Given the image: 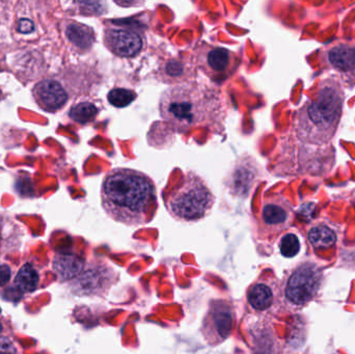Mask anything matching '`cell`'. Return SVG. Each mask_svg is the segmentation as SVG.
Wrapping results in <instances>:
<instances>
[{
	"label": "cell",
	"instance_id": "cell-1",
	"mask_svg": "<svg viewBox=\"0 0 355 354\" xmlns=\"http://www.w3.org/2000/svg\"><path fill=\"white\" fill-rule=\"evenodd\" d=\"M162 120L176 132L194 127H207L215 132L225 130L228 103L217 86L206 82L170 86L160 97Z\"/></svg>",
	"mask_w": 355,
	"mask_h": 354
},
{
	"label": "cell",
	"instance_id": "cell-2",
	"mask_svg": "<svg viewBox=\"0 0 355 354\" xmlns=\"http://www.w3.org/2000/svg\"><path fill=\"white\" fill-rule=\"evenodd\" d=\"M101 204L106 215L127 226L148 224L157 207L153 180L143 172L117 167L105 176Z\"/></svg>",
	"mask_w": 355,
	"mask_h": 354
},
{
	"label": "cell",
	"instance_id": "cell-3",
	"mask_svg": "<svg viewBox=\"0 0 355 354\" xmlns=\"http://www.w3.org/2000/svg\"><path fill=\"white\" fill-rule=\"evenodd\" d=\"M343 101L344 96L340 86L332 82L324 84L315 99L306 103L298 113V137L312 143L330 141L340 123Z\"/></svg>",
	"mask_w": 355,
	"mask_h": 354
},
{
	"label": "cell",
	"instance_id": "cell-4",
	"mask_svg": "<svg viewBox=\"0 0 355 354\" xmlns=\"http://www.w3.org/2000/svg\"><path fill=\"white\" fill-rule=\"evenodd\" d=\"M214 203V194L204 180L194 172H188L168 194L165 207L176 222H196L209 215Z\"/></svg>",
	"mask_w": 355,
	"mask_h": 354
},
{
	"label": "cell",
	"instance_id": "cell-5",
	"mask_svg": "<svg viewBox=\"0 0 355 354\" xmlns=\"http://www.w3.org/2000/svg\"><path fill=\"white\" fill-rule=\"evenodd\" d=\"M236 320V309L232 301L224 298L210 300L200 329L205 343L216 347L226 342L232 335Z\"/></svg>",
	"mask_w": 355,
	"mask_h": 354
},
{
	"label": "cell",
	"instance_id": "cell-6",
	"mask_svg": "<svg viewBox=\"0 0 355 354\" xmlns=\"http://www.w3.org/2000/svg\"><path fill=\"white\" fill-rule=\"evenodd\" d=\"M194 64L213 82H224L232 76L238 66L236 54L227 48L198 44L194 50Z\"/></svg>",
	"mask_w": 355,
	"mask_h": 354
},
{
	"label": "cell",
	"instance_id": "cell-7",
	"mask_svg": "<svg viewBox=\"0 0 355 354\" xmlns=\"http://www.w3.org/2000/svg\"><path fill=\"white\" fill-rule=\"evenodd\" d=\"M119 281V273L108 263L99 261L85 266L73 283L74 292L83 296H106Z\"/></svg>",
	"mask_w": 355,
	"mask_h": 354
},
{
	"label": "cell",
	"instance_id": "cell-8",
	"mask_svg": "<svg viewBox=\"0 0 355 354\" xmlns=\"http://www.w3.org/2000/svg\"><path fill=\"white\" fill-rule=\"evenodd\" d=\"M322 273L316 265L302 264L286 282V299L296 305H304L315 297L321 284Z\"/></svg>",
	"mask_w": 355,
	"mask_h": 354
},
{
	"label": "cell",
	"instance_id": "cell-9",
	"mask_svg": "<svg viewBox=\"0 0 355 354\" xmlns=\"http://www.w3.org/2000/svg\"><path fill=\"white\" fill-rule=\"evenodd\" d=\"M103 41L105 47L119 58H135L143 51L144 38L131 28L109 26L104 30Z\"/></svg>",
	"mask_w": 355,
	"mask_h": 354
},
{
	"label": "cell",
	"instance_id": "cell-10",
	"mask_svg": "<svg viewBox=\"0 0 355 354\" xmlns=\"http://www.w3.org/2000/svg\"><path fill=\"white\" fill-rule=\"evenodd\" d=\"M196 73L198 69L192 58L170 56L160 62L154 72V76L158 82L174 86L194 82Z\"/></svg>",
	"mask_w": 355,
	"mask_h": 354
},
{
	"label": "cell",
	"instance_id": "cell-11",
	"mask_svg": "<svg viewBox=\"0 0 355 354\" xmlns=\"http://www.w3.org/2000/svg\"><path fill=\"white\" fill-rule=\"evenodd\" d=\"M291 217V205L284 198L275 196L266 200L260 215L262 236L279 234L289 226Z\"/></svg>",
	"mask_w": 355,
	"mask_h": 354
},
{
	"label": "cell",
	"instance_id": "cell-12",
	"mask_svg": "<svg viewBox=\"0 0 355 354\" xmlns=\"http://www.w3.org/2000/svg\"><path fill=\"white\" fill-rule=\"evenodd\" d=\"M277 295L271 283L259 278L247 291V309L257 316L268 313L275 303Z\"/></svg>",
	"mask_w": 355,
	"mask_h": 354
},
{
	"label": "cell",
	"instance_id": "cell-13",
	"mask_svg": "<svg viewBox=\"0 0 355 354\" xmlns=\"http://www.w3.org/2000/svg\"><path fill=\"white\" fill-rule=\"evenodd\" d=\"M34 98L40 106L47 111H56L65 106L68 94L60 82L46 80L36 84L34 90Z\"/></svg>",
	"mask_w": 355,
	"mask_h": 354
},
{
	"label": "cell",
	"instance_id": "cell-14",
	"mask_svg": "<svg viewBox=\"0 0 355 354\" xmlns=\"http://www.w3.org/2000/svg\"><path fill=\"white\" fill-rule=\"evenodd\" d=\"M85 266L84 260L75 254H58L54 257V271L60 282L76 280Z\"/></svg>",
	"mask_w": 355,
	"mask_h": 354
},
{
	"label": "cell",
	"instance_id": "cell-15",
	"mask_svg": "<svg viewBox=\"0 0 355 354\" xmlns=\"http://www.w3.org/2000/svg\"><path fill=\"white\" fill-rule=\"evenodd\" d=\"M66 36L76 49L87 52L95 43L94 30L84 24L69 22L66 25Z\"/></svg>",
	"mask_w": 355,
	"mask_h": 354
},
{
	"label": "cell",
	"instance_id": "cell-16",
	"mask_svg": "<svg viewBox=\"0 0 355 354\" xmlns=\"http://www.w3.org/2000/svg\"><path fill=\"white\" fill-rule=\"evenodd\" d=\"M332 66L343 72L355 70V46L339 45L330 51Z\"/></svg>",
	"mask_w": 355,
	"mask_h": 354
},
{
	"label": "cell",
	"instance_id": "cell-17",
	"mask_svg": "<svg viewBox=\"0 0 355 354\" xmlns=\"http://www.w3.org/2000/svg\"><path fill=\"white\" fill-rule=\"evenodd\" d=\"M38 282H40V276L38 271L32 267V264L27 263L18 271L14 285L20 293L25 294V293L34 292L38 288Z\"/></svg>",
	"mask_w": 355,
	"mask_h": 354
},
{
	"label": "cell",
	"instance_id": "cell-18",
	"mask_svg": "<svg viewBox=\"0 0 355 354\" xmlns=\"http://www.w3.org/2000/svg\"><path fill=\"white\" fill-rule=\"evenodd\" d=\"M308 240L314 248L321 250L334 246L336 241V236L334 231L328 226H317L308 232Z\"/></svg>",
	"mask_w": 355,
	"mask_h": 354
},
{
	"label": "cell",
	"instance_id": "cell-19",
	"mask_svg": "<svg viewBox=\"0 0 355 354\" xmlns=\"http://www.w3.org/2000/svg\"><path fill=\"white\" fill-rule=\"evenodd\" d=\"M99 108L91 102H81L75 105L70 111V117L75 122L87 124L96 119Z\"/></svg>",
	"mask_w": 355,
	"mask_h": 354
},
{
	"label": "cell",
	"instance_id": "cell-20",
	"mask_svg": "<svg viewBox=\"0 0 355 354\" xmlns=\"http://www.w3.org/2000/svg\"><path fill=\"white\" fill-rule=\"evenodd\" d=\"M137 97V95L135 91L129 90V88H115L109 91L107 100L113 106L117 107V108H124L131 104L132 102H135Z\"/></svg>",
	"mask_w": 355,
	"mask_h": 354
},
{
	"label": "cell",
	"instance_id": "cell-21",
	"mask_svg": "<svg viewBox=\"0 0 355 354\" xmlns=\"http://www.w3.org/2000/svg\"><path fill=\"white\" fill-rule=\"evenodd\" d=\"M300 250V242L295 234H286L279 242V252L286 258H293Z\"/></svg>",
	"mask_w": 355,
	"mask_h": 354
},
{
	"label": "cell",
	"instance_id": "cell-22",
	"mask_svg": "<svg viewBox=\"0 0 355 354\" xmlns=\"http://www.w3.org/2000/svg\"><path fill=\"white\" fill-rule=\"evenodd\" d=\"M11 275V268L8 265H0V287L7 286Z\"/></svg>",
	"mask_w": 355,
	"mask_h": 354
},
{
	"label": "cell",
	"instance_id": "cell-23",
	"mask_svg": "<svg viewBox=\"0 0 355 354\" xmlns=\"http://www.w3.org/2000/svg\"><path fill=\"white\" fill-rule=\"evenodd\" d=\"M19 30L23 34H30L34 30V24L30 20L22 19L19 22Z\"/></svg>",
	"mask_w": 355,
	"mask_h": 354
},
{
	"label": "cell",
	"instance_id": "cell-24",
	"mask_svg": "<svg viewBox=\"0 0 355 354\" xmlns=\"http://www.w3.org/2000/svg\"><path fill=\"white\" fill-rule=\"evenodd\" d=\"M316 210V206L313 205V204H306V205L301 206L300 208V214L304 215V217H310V212L314 213V211Z\"/></svg>",
	"mask_w": 355,
	"mask_h": 354
},
{
	"label": "cell",
	"instance_id": "cell-25",
	"mask_svg": "<svg viewBox=\"0 0 355 354\" xmlns=\"http://www.w3.org/2000/svg\"><path fill=\"white\" fill-rule=\"evenodd\" d=\"M0 354H16V352L11 345H8V344L3 345L0 341Z\"/></svg>",
	"mask_w": 355,
	"mask_h": 354
},
{
	"label": "cell",
	"instance_id": "cell-26",
	"mask_svg": "<svg viewBox=\"0 0 355 354\" xmlns=\"http://www.w3.org/2000/svg\"><path fill=\"white\" fill-rule=\"evenodd\" d=\"M1 331H3V325L0 323V333H1Z\"/></svg>",
	"mask_w": 355,
	"mask_h": 354
},
{
	"label": "cell",
	"instance_id": "cell-27",
	"mask_svg": "<svg viewBox=\"0 0 355 354\" xmlns=\"http://www.w3.org/2000/svg\"><path fill=\"white\" fill-rule=\"evenodd\" d=\"M0 311H1V307H0Z\"/></svg>",
	"mask_w": 355,
	"mask_h": 354
}]
</instances>
